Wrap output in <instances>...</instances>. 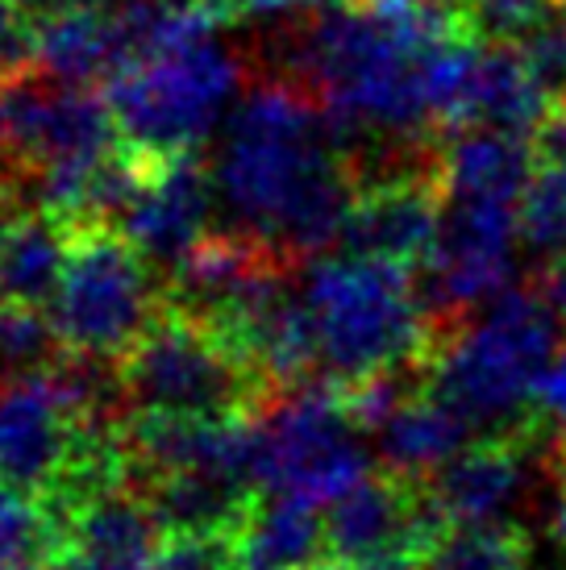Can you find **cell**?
I'll return each mask as SVG.
<instances>
[{"mask_svg": "<svg viewBox=\"0 0 566 570\" xmlns=\"http://www.w3.org/2000/svg\"><path fill=\"white\" fill-rule=\"evenodd\" d=\"M558 533L566 538V459H563V483H558Z\"/></svg>", "mask_w": 566, "mask_h": 570, "instance_id": "cell-35", "label": "cell"}, {"mask_svg": "<svg viewBox=\"0 0 566 570\" xmlns=\"http://www.w3.org/2000/svg\"><path fill=\"white\" fill-rule=\"evenodd\" d=\"M529 538L513 521L446 524L421 570H525Z\"/></svg>", "mask_w": 566, "mask_h": 570, "instance_id": "cell-21", "label": "cell"}, {"mask_svg": "<svg viewBox=\"0 0 566 570\" xmlns=\"http://www.w3.org/2000/svg\"><path fill=\"white\" fill-rule=\"evenodd\" d=\"M33 13V21H50V17H71V13H96L109 9L117 0H21Z\"/></svg>", "mask_w": 566, "mask_h": 570, "instance_id": "cell-29", "label": "cell"}, {"mask_svg": "<svg viewBox=\"0 0 566 570\" xmlns=\"http://www.w3.org/2000/svg\"><path fill=\"white\" fill-rule=\"evenodd\" d=\"M38 71V21L21 0H0V83Z\"/></svg>", "mask_w": 566, "mask_h": 570, "instance_id": "cell-26", "label": "cell"}, {"mask_svg": "<svg viewBox=\"0 0 566 570\" xmlns=\"http://www.w3.org/2000/svg\"><path fill=\"white\" fill-rule=\"evenodd\" d=\"M541 301L550 304V313L566 325V258H554V267L546 271V284H541Z\"/></svg>", "mask_w": 566, "mask_h": 570, "instance_id": "cell-30", "label": "cell"}, {"mask_svg": "<svg viewBox=\"0 0 566 570\" xmlns=\"http://www.w3.org/2000/svg\"><path fill=\"white\" fill-rule=\"evenodd\" d=\"M150 4H158V9H172V13H179V9H201V4H213V0H150Z\"/></svg>", "mask_w": 566, "mask_h": 570, "instance_id": "cell-34", "label": "cell"}, {"mask_svg": "<svg viewBox=\"0 0 566 570\" xmlns=\"http://www.w3.org/2000/svg\"><path fill=\"white\" fill-rule=\"evenodd\" d=\"M242 63L217 33H188L142 55L105 83L121 146L150 163L196 155L237 109Z\"/></svg>", "mask_w": 566, "mask_h": 570, "instance_id": "cell-4", "label": "cell"}, {"mask_svg": "<svg viewBox=\"0 0 566 570\" xmlns=\"http://www.w3.org/2000/svg\"><path fill=\"white\" fill-rule=\"evenodd\" d=\"M300 301L313 321L316 366L338 387L429 363L441 346V330L404 267L354 254L316 258L300 279Z\"/></svg>", "mask_w": 566, "mask_h": 570, "instance_id": "cell-2", "label": "cell"}, {"mask_svg": "<svg viewBox=\"0 0 566 570\" xmlns=\"http://www.w3.org/2000/svg\"><path fill=\"white\" fill-rule=\"evenodd\" d=\"M517 242V205H446L441 200V234L424 263L421 284V301L433 325H450L475 304L504 301L513 284Z\"/></svg>", "mask_w": 566, "mask_h": 570, "instance_id": "cell-10", "label": "cell"}, {"mask_svg": "<svg viewBox=\"0 0 566 570\" xmlns=\"http://www.w3.org/2000/svg\"><path fill=\"white\" fill-rule=\"evenodd\" d=\"M441 234V188L438 171L379 179L359 188L350 208L342 254L388 263V267H424Z\"/></svg>", "mask_w": 566, "mask_h": 570, "instance_id": "cell-13", "label": "cell"}, {"mask_svg": "<svg viewBox=\"0 0 566 570\" xmlns=\"http://www.w3.org/2000/svg\"><path fill=\"white\" fill-rule=\"evenodd\" d=\"M217 213V188H213V167L196 155L155 163L150 179L142 188L138 205L126 213L117 234L134 250L155 263V267H179L201 242Z\"/></svg>", "mask_w": 566, "mask_h": 570, "instance_id": "cell-12", "label": "cell"}, {"mask_svg": "<svg viewBox=\"0 0 566 570\" xmlns=\"http://www.w3.org/2000/svg\"><path fill=\"white\" fill-rule=\"evenodd\" d=\"M558 9H563V13H566V0H558Z\"/></svg>", "mask_w": 566, "mask_h": 570, "instance_id": "cell-37", "label": "cell"}, {"mask_svg": "<svg viewBox=\"0 0 566 570\" xmlns=\"http://www.w3.org/2000/svg\"><path fill=\"white\" fill-rule=\"evenodd\" d=\"M30 570H47V567H30Z\"/></svg>", "mask_w": 566, "mask_h": 570, "instance_id": "cell-38", "label": "cell"}, {"mask_svg": "<svg viewBox=\"0 0 566 570\" xmlns=\"http://www.w3.org/2000/svg\"><path fill=\"white\" fill-rule=\"evenodd\" d=\"M534 155L525 138L462 129L438 159V188L446 205H517L534 179Z\"/></svg>", "mask_w": 566, "mask_h": 570, "instance_id": "cell-16", "label": "cell"}, {"mask_svg": "<svg viewBox=\"0 0 566 570\" xmlns=\"http://www.w3.org/2000/svg\"><path fill=\"white\" fill-rule=\"evenodd\" d=\"M338 146L330 112L292 83L242 96L213 159L217 205L234 222L230 234L263 242L283 263L342 246L359 184Z\"/></svg>", "mask_w": 566, "mask_h": 570, "instance_id": "cell-1", "label": "cell"}, {"mask_svg": "<svg viewBox=\"0 0 566 570\" xmlns=\"http://www.w3.org/2000/svg\"><path fill=\"white\" fill-rule=\"evenodd\" d=\"M429 504L446 524L504 521L529 488V450L520 438H488L446 462L438 475L421 483Z\"/></svg>", "mask_w": 566, "mask_h": 570, "instance_id": "cell-14", "label": "cell"}, {"mask_svg": "<svg viewBox=\"0 0 566 570\" xmlns=\"http://www.w3.org/2000/svg\"><path fill=\"white\" fill-rule=\"evenodd\" d=\"M558 325L550 304L534 292H508L467 330L441 337L429 358V392L462 412L475 429L500 425L534 404L541 371L558 354Z\"/></svg>", "mask_w": 566, "mask_h": 570, "instance_id": "cell-5", "label": "cell"}, {"mask_svg": "<svg viewBox=\"0 0 566 570\" xmlns=\"http://www.w3.org/2000/svg\"><path fill=\"white\" fill-rule=\"evenodd\" d=\"M47 570H158L155 554H109V550H79L59 546Z\"/></svg>", "mask_w": 566, "mask_h": 570, "instance_id": "cell-28", "label": "cell"}, {"mask_svg": "<svg viewBox=\"0 0 566 570\" xmlns=\"http://www.w3.org/2000/svg\"><path fill=\"white\" fill-rule=\"evenodd\" d=\"M17 217H21V213H17V200L0 191V254H4V242H9V234H13Z\"/></svg>", "mask_w": 566, "mask_h": 570, "instance_id": "cell-31", "label": "cell"}, {"mask_svg": "<svg viewBox=\"0 0 566 570\" xmlns=\"http://www.w3.org/2000/svg\"><path fill=\"white\" fill-rule=\"evenodd\" d=\"M0 138L26 175L55 163H100L121 146L105 92L67 88L42 71L0 83Z\"/></svg>", "mask_w": 566, "mask_h": 570, "instance_id": "cell-9", "label": "cell"}, {"mask_svg": "<svg viewBox=\"0 0 566 570\" xmlns=\"http://www.w3.org/2000/svg\"><path fill=\"white\" fill-rule=\"evenodd\" d=\"M4 330H9V308L0 304V371H9V363H4Z\"/></svg>", "mask_w": 566, "mask_h": 570, "instance_id": "cell-36", "label": "cell"}, {"mask_svg": "<svg viewBox=\"0 0 566 570\" xmlns=\"http://www.w3.org/2000/svg\"><path fill=\"white\" fill-rule=\"evenodd\" d=\"M362 0H304V9L313 13H347V9H359Z\"/></svg>", "mask_w": 566, "mask_h": 570, "instance_id": "cell-32", "label": "cell"}, {"mask_svg": "<svg viewBox=\"0 0 566 570\" xmlns=\"http://www.w3.org/2000/svg\"><path fill=\"white\" fill-rule=\"evenodd\" d=\"M9 163H13L9 159V146L0 138V191H4V196H13V184H17L13 175H9Z\"/></svg>", "mask_w": 566, "mask_h": 570, "instance_id": "cell-33", "label": "cell"}, {"mask_svg": "<svg viewBox=\"0 0 566 570\" xmlns=\"http://www.w3.org/2000/svg\"><path fill=\"white\" fill-rule=\"evenodd\" d=\"M155 284L117 229H71L64 284L47 304L55 342L79 358H126L158 321Z\"/></svg>", "mask_w": 566, "mask_h": 570, "instance_id": "cell-7", "label": "cell"}, {"mask_svg": "<svg viewBox=\"0 0 566 570\" xmlns=\"http://www.w3.org/2000/svg\"><path fill=\"white\" fill-rule=\"evenodd\" d=\"M424 59L429 47H409L362 9H347L316 13L300 33L292 63L316 92V105L330 112L342 142L354 134L400 142L438 126Z\"/></svg>", "mask_w": 566, "mask_h": 570, "instance_id": "cell-3", "label": "cell"}, {"mask_svg": "<svg viewBox=\"0 0 566 570\" xmlns=\"http://www.w3.org/2000/svg\"><path fill=\"white\" fill-rule=\"evenodd\" d=\"M475 425L455 412L433 392L409 396L388 416V425L375 433V454L383 466L404 483L438 475L446 462H455L462 450H471Z\"/></svg>", "mask_w": 566, "mask_h": 570, "instance_id": "cell-17", "label": "cell"}, {"mask_svg": "<svg viewBox=\"0 0 566 570\" xmlns=\"http://www.w3.org/2000/svg\"><path fill=\"white\" fill-rule=\"evenodd\" d=\"M520 242L534 254L566 258V167L541 163L517 208Z\"/></svg>", "mask_w": 566, "mask_h": 570, "instance_id": "cell-23", "label": "cell"}, {"mask_svg": "<svg viewBox=\"0 0 566 570\" xmlns=\"http://www.w3.org/2000/svg\"><path fill=\"white\" fill-rule=\"evenodd\" d=\"M258 421V491L300 504L330 508L371 479V454L359 442L347 396L330 380L280 392L263 404Z\"/></svg>", "mask_w": 566, "mask_h": 570, "instance_id": "cell-6", "label": "cell"}, {"mask_svg": "<svg viewBox=\"0 0 566 570\" xmlns=\"http://www.w3.org/2000/svg\"><path fill=\"white\" fill-rule=\"evenodd\" d=\"M158 570H237V533H167L155 554Z\"/></svg>", "mask_w": 566, "mask_h": 570, "instance_id": "cell-25", "label": "cell"}, {"mask_svg": "<svg viewBox=\"0 0 566 570\" xmlns=\"http://www.w3.org/2000/svg\"><path fill=\"white\" fill-rule=\"evenodd\" d=\"M64 546V529L55 524L42 500L30 491L0 488V570L50 567Z\"/></svg>", "mask_w": 566, "mask_h": 570, "instance_id": "cell-22", "label": "cell"}, {"mask_svg": "<svg viewBox=\"0 0 566 570\" xmlns=\"http://www.w3.org/2000/svg\"><path fill=\"white\" fill-rule=\"evenodd\" d=\"M121 380L126 400L138 412L184 421L242 416L246 404L267 396V387L237 363L217 333L172 308L158 313L146 337L121 358Z\"/></svg>", "mask_w": 566, "mask_h": 570, "instance_id": "cell-8", "label": "cell"}, {"mask_svg": "<svg viewBox=\"0 0 566 570\" xmlns=\"http://www.w3.org/2000/svg\"><path fill=\"white\" fill-rule=\"evenodd\" d=\"M554 109L558 105L537 83L517 42H491V47H479L462 112H458V134L491 129L508 138H529V134H541Z\"/></svg>", "mask_w": 566, "mask_h": 570, "instance_id": "cell-15", "label": "cell"}, {"mask_svg": "<svg viewBox=\"0 0 566 570\" xmlns=\"http://www.w3.org/2000/svg\"><path fill=\"white\" fill-rule=\"evenodd\" d=\"M67 254H71V229L47 213L17 217L13 234L0 254V304L38 313L55 301L64 284Z\"/></svg>", "mask_w": 566, "mask_h": 570, "instance_id": "cell-20", "label": "cell"}, {"mask_svg": "<svg viewBox=\"0 0 566 570\" xmlns=\"http://www.w3.org/2000/svg\"><path fill=\"white\" fill-rule=\"evenodd\" d=\"M534 412L546 425H554L558 438H566V346H558V354H554L550 366H546L541 380H537Z\"/></svg>", "mask_w": 566, "mask_h": 570, "instance_id": "cell-27", "label": "cell"}, {"mask_svg": "<svg viewBox=\"0 0 566 570\" xmlns=\"http://www.w3.org/2000/svg\"><path fill=\"white\" fill-rule=\"evenodd\" d=\"M475 33H488L496 42H520L537 26H546L558 0H462Z\"/></svg>", "mask_w": 566, "mask_h": 570, "instance_id": "cell-24", "label": "cell"}, {"mask_svg": "<svg viewBox=\"0 0 566 570\" xmlns=\"http://www.w3.org/2000/svg\"><path fill=\"white\" fill-rule=\"evenodd\" d=\"M321 546L330 541L313 504L263 495L237 529V570H313Z\"/></svg>", "mask_w": 566, "mask_h": 570, "instance_id": "cell-19", "label": "cell"}, {"mask_svg": "<svg viewBox=\"0 0 566 570\" xmlns=\"http://www.w3.org/2000/svg\"><path fill=\"white\" fill-rule=\"evenodd\" d=\"M117 4L38 21V71L67 88H88L96 80L109 83L117 71H126L129 42Z\"/></svg>", "mask_w": 566, "mask_h": 570, "instance_id": "cell-18", "label": "cell"}, {"mask_svg": "<svg viewBox=\"0 0 566 570\" xmlns=\"http://www.w3.org/2000/svg\"><path fill=\"white\" fill-rule=\"evenodd\" d=\"M79 416L55 366L0 383V488L42 491L64 479Z\"/></svg>", "mask_w": 566, "mask_h": 570, "instance_id": "cell-11", "label": "cell"}]
</instances>
